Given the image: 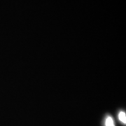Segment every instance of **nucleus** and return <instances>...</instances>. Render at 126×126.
Here are the masks:
<instances>
[{
	"label": "nucleus",
	"instance_id": "nucleus-2",
	"mask_svg": "<svg viewBox=\"0 0 126 126\" xmlns=\"http://www.w3.org/2000/svg\"><path fill=\"white\" fill-rule=\"evenodd\" d=\"M118 118H119V120H120L123 123L126 124V113L124 112V111H121V112L119 113V114H118Z\"/></svg>",
	"mask_w": 126,
	"mask_h": 126
},
{
	"label": "nucleus",
	"instance_id": "nucleus-1",
	"mask_svg": "<svg viewBox=\"0 0 126 126\" xmlns=\"http://www.w3.org/2000/svg\"><path fill=\"white\" fill-rule=\"evenodd\" d=\"M105 126H115L114 122L113 120L112 117L111 116H107L105 121Z\"/></svg>",
	"mask_w": 126,
	"mask_h": 126
}]
</instances>
